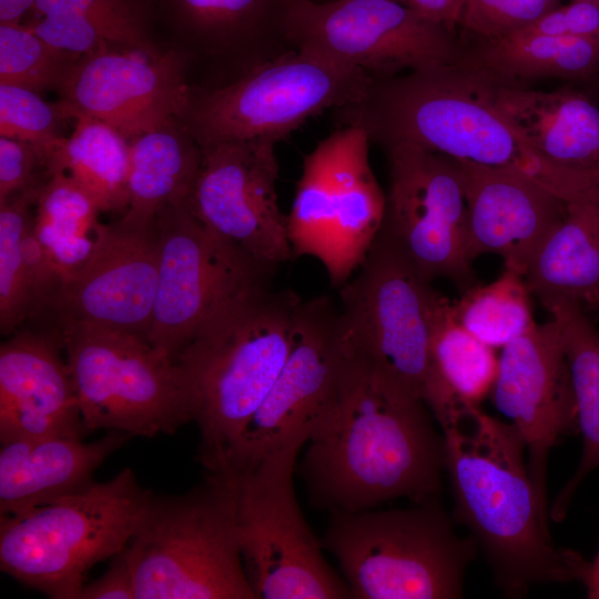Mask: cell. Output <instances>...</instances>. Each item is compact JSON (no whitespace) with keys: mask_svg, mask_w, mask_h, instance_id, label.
I'll return each instance as SVG.
<instances>
[{"mask_svg":"<svg viewBox=\"0 0 599 599\" xmlns=\"http://www.w3.org/2000/svg\"><path fill=\"white\" fill-rule=\"evenodd\" d=\"M439 497L406 508L334 512L321 538L356 599H456L478 546Z\"/></svg>","mask_w":599,"mask_h":599,"instance_id":"obj_5","label":"cell"},{"mask_svg":"<svg viewBox=\"0 0 599 599\" xmlns=\"http://www.w3.org/2000/svg\"><path fill=\"white\" fill-rule=\"evenodd\" d=\"M461 164L468 209L469 258L496 254L525 276L536 252L565 214L567 202L511 167Z\"/></svg>","mask_w":599,"mask_h":599,"instance_id":"obj_21","label":"cell"},{"mask_svg":"<svg viewBox=\"0 0 599 599\" xmlns=\"http://www.w3.org/2000/svg\"><path fill=\"white\" fill-rule=\"evenodd\" d=\"M185 62L175 50L156 58L108 48L81 54L59 88L60 102L72 120L91 116L132 140L184 116L192 95Z\"/></svg>","mask_w":599,"mask_h":599,"instance_id":"obj_20","label":"cell"},{"mask_svg":"<svg viewBox=\"0 0 599 599\" xmlns=\"http://www.w3.org/2000/svg\"><path fill=\"white\" fill-rule=\"evenodd\" d=\"M160 243L156 219L148 224L122 217L99 223L88 261L61 281L40 311L57 328L84 325L122 331L148 341L158 288Z\"/></svg>","mask_w":599,"mask_h":599,"instance_id":"obj_17","label":"cell"},{"mask_svg":"<svg viewBox=\"0 0 599 599\" xmlns=\"http://www.w3.org/2000/svg\"><path fill=\"white\" fill-rule=\"evenodd\" d=\"M335 111L339 126L362 129L383 148L406 143L457 161L516 169L559 196L575 179L528 145L459 63L372 77L358 100Z\"/></svg>","mask_w":599,"mask_h":599,"instance_id":"obj_3","label":"cell"},{"mask_svg":"<svg viewBox=\"0 0 599 599\" xmlns=\"http://www.w3.org/2000/svg\"><path fill=\"white\" fill-rule=\"evenodd\" d=\"M295 0H158L193 55L234 70L235 79L295 50L288 38Z\"/></svg>","mask_w":599,"mask_h":599,"instance_id":"obj_23","label":"cell"},{"mask_svg":"<svg viewBox=\"0 0 599 599\" xmlns=\"http://www.w3.org/2000/svg\"><path fill=\"white\" fill-rule=\"evenodd\" d=\"M424 18L453 29L459 23L465 0H394Z\"/></svg>","mask_w":599,"mask_h":599,"instance_id":"obj_42","label":"cell"},{"mask_svg":"<svg viewBox=\"0 0 599 599\" xmlns=\"http://www.w3.org/2000/svg\"><path fill=\"white\" fill-rule=\"evenodd\" d=\"M356 272L338 287L349 355L387 389L424 400L437 291L380 231Z\"/></svg>","mask_w":599,"mask_h":599,"instance_id":"obj_10","label":"cell"},{"mask_svg":"<svg viewBox=\"0 0 599 599\" xmlns=\"http://www.w3.org/2000/svg\"><path fill=\"white\" fill-rule=\"evenodd\" d=\"M288 38L295 50L373 78L454 65L463 55L450 29L394 0H295Z\"/></svg>","mask_w":599,"mask_h":599,"instance_id":"obj_14","label":"cell"},{"mask_svg":"<svg viewBox=\"0 0 599 599\" xmlns=\"http://www.w3.org/2000/svg\"><path fill=\"white\" fill-rule=\"evenodd\" d=\"M525 276L505 268L487 285L476 284L451 301L457 322L486 345L504 348L536 322Z\"/></svg>","mask_w":599,"mask_h":599,"instance_id":"obj_34","label":"cell"},{"mask_svg":"<svg viewBox=\"0 0 599 599\" xmlns=\"http://www.w3.org/2000/svg\"><path fill=\"white\" fill-rule=\"evenodd\" d=\"M548 312L561 323L582 436L580 463L549 506V518L560 522L581 481L599 467V331L578 304H559Z\"/></svg>","mask_w":599,"mask_h":599,"instance_id":"obj_32","label":"cell"},{"mask_svg":"<svg viewBox=\"0 0 599 599\" xmlns=\"http://www.w3.org/2000/svg\"><path fill=\"white\" fill-rule=\"evenodd\" d=\"M38 166L44 167V163L33 145L0 136V202L42 183L35 177Z\"/></svg>","mask_w":599,"mask_h":599,"instance_id":"obj_40","label":"cell"},{"mask_svg":"<svg viewBox=\"0 0 599 599\" xmlns=\"http://www.w3.org/2000/svg\"><path fill=\"white\" fill-rule=\"evenodd\" d=\"M490 397L521 435L530 477L540 499L548 505L550 450L564 437L579 433L576 395L558 317L536 324L501 348Z\"/></svg>","mask_w":599,"mask_h":599,"instance_id":"obj_19","label":"cell"},{"mask_svg":"<svg viewBox=\"0 0 599 599\" xmlns=\"http://www.w3.org/2000/svg\"><path fill=\"white\" fill-rule=\"evenodd\" d=\"M301 303L288 290L253 287L213 314L180 353L205 475L224 468L275 383L295 342Z\"/></svg>","mask_w":599,"mask_h":599,"instance_id":"obj_4","label":"cell"},{"mask_svg":"<svg viewBox=\"0 0 599 599\" xmlns=\"http://www.w3.org/2000/svg\"><path fill=\"white\" fill-rule=\"evenodd\" d=\"M43 182L20 191L0 202V328L11 333L34 312L22 255L23 234L34 219Z\"/></svg>","mask_w":599,"mask_h":599,"instance_id":"obj_35","label":"cell"},{"mask_svg":"<svg viewBox=\"0 0 599 599\" xmlns=\"http://www.w3.org/2000/svg\"><path fill=\"white\" fill-rule=\"evenodd\" d=\"M384 149L389 187L380 232L426 282L444 277L463 292L473 287L460 162L406 143Z\"/></svg>","mask_w":599,"mask_h":599,"instance_id":"obj_15","label":"cell"},{"mask_svg":"<svg viewBox=\"0 0 599 599\" xmlns=\"http://www.w3.org/2000/svg\"><path fill=\"white\" fill-rule=\"evenodd\" d=\"M159 276L148 342L177 359L206 321L273 272L203 224L187 200L156 215Z\"/></svg>","mask_w":599,"mask_h":599,"instance_id":"obj_13","label":"cell"},{"mask_svg":"<svg viewBox=\"0 0 599 599\" xmlns=\"http://www.w3.org/2000/svg\"><path fill=\"white\" fill-rule=\"evenodd\" d=\"M276 143L257 139L203 148L187 200L203 224L271 272L293 257L277 199Z\"/></svg>","mask_w":599,"mask_h":599,"instance_id":"obj_16","label":"cell"},{"mask_svg":"<svg viewBox=\"0 0 599 599\" xmlns=\"http://www.w3.org/2000/svg\"><path fill=\"white\" fill-rule=\"evenodd\" d=\"M48 176L37 200L33 230L62 281L92 254L100 210L67 173Z\"/></svg>","mask_w":599,"mask_h":599,"instance_id":"obj_33","label":"cell"},{"mask_svg":"<svg viewBox=\"0 0 599 599\" xmlns=\"http://www.w3.org/2000/svg\"><path fill=\"white\" fill-rule=\"evenodd\" d=\"M65 120L72 119L61 102L51 104L33 90L0 83V136L33 145L44 167L48 158L65 139L61 134Z\"/></svg>","mask_w":599,"mask_h":599,"instance_id":"obj_37","label":"cell"},{"mask_svg":"<svg viewBox=\"0 0 599 599\" xmlns=\"http://www.w3.org/2000/svg\"><path fill=\"white\" fill-rule=\"evenodd\" d=\"M130 438L110 430L91 443L72 436L1 443L0 516L23 514L89 488L97 468Z\"/></svg>","mask_w":599,"mask_h":599,"instance_id":"obj_25","label":"cell"},{"mask_svg":"<svg viewBox=\"0 0 599 599\" xmlns=\"http://www.w3.org/2000/svg\"><path fill=\"white\" fill-rule=\"evenodd\" d=\"M438 425L451 519L470 531L502 593L518 598L536 585L581 582L589 561L555 545L549 505L536 490L516 427L479 405L463 406Z\"/></svg>","mask_w":599,"mask_h":599,"instance_id":"obj_2","label":"cell"},{"mask_svg":"<svg viewBox=\"0 0 599 599\" xmlns=\"http://www.w3.org/2000/svg\"><path fill=\"white\" fill-rule=\"evenodd\" d=\"M37 0H0V23H19Z\"/></svg>","mask_w":599,"mask_h":599,"instance_id":"obj_43","label":"cell"},{"mask_svg":"<svg viewBox=\"0 0 599 599\" xmlns=\"http://www.w3.org/2000/svg\"><path fill=\"white\" fill-rule=\"evenodd\" d=\"M526 283L544 307L599 301V187L567 202L558 224L532 257Z\"/></svg>","mask_w":599,"mask_h":599,"instance_id":"obj_26","label":"cell"},{"mask_svg":"<svg viewBox=\"0 0 599 599\" xmlns=\"http://www.w3.org/2000/svg\"><path fill=\"white\" fill-rule=\"evenodd\" d=\"M560 0H465L459 24L480 40L519 31L557 8Z\"/></svg>","mask_w":599,"mask_h":599,"instance_id":"obj_38","label":"cell"},{"mask_svg":"<svg viewBox=\"0 0 599 599\" xmlns=\"http://www.w3.org/2000/svg\"><path fill=\"white\" fill-rule=\"evenodd\" d=\"M153 494L125 468L104 483L0 516V568L55 599H78L90 569L121 552Z\"/></svg>","mask_w":599,"mask_h":599,"instance_id":"obj_7","label":"cell"},{"mask_svg":"<svg viewBox=\"0 0 599 599\" xmlns=\"http://www.w3.org/2000/svg\"><path fill=\"white\" fill-rule=\"evenodd\" d=\"M158 0H37L23 22L51 45L85 54L110 44L156 58Z\"/></svg>","mask_w":599,"mask_h":599,"instance_id":"obj_27","label":"cell"},{"mask_svg":"<svg viewBox=\"0 0 599 599\" xmlns=\"http://www.w3.org/2000/svg\"><path fill=\"white\" fill-rule=\"evenodd\" d=\"M308 436L294 433L246 469L220 477L233 490L240 551L257 599L352 598L295 496L296 458Z\"/></svg>","mask_w":599,"mask_h":599,"instance_id":"obj_8","label":"cell"},{"mask_svg":"<svg viewBox=\"0 0 599 599\" xmlns=\"http://www.w3.org/2000/svg\"><path fill=\"white\" fill-rule=\"evenodd\" d=\"M598 183H599V177H598Z\"/></svg>","mask_w":599,"mask_h":599,"instance_id":"obj_46","label":"cell"},{"mask_svg":"<svg viewBox=\"0 0 599 599\" xmlns=\"http://www.w3.org/2000/svg\"><path fill=\"white\" fill-rule=\"evenodd\" d=\"M521 31L599 40V0L558 6Z\"/></svg>","mask_w":599,"mask_h":599,"instance_id":"obj_39","label":"cell"},{"mask_svg":"<svg viewBox=\"0 0 599 599\" xmlns=\"http://www.w3.org/2000/svg\"><path fill=\"white\" fill-rule=\"evenodd\" d=\"M62 345L22 332L0 347V443L72 436L87 430Z\"/></svg>","mask_w":599,"mask_h":599,"instance_id":"obj_22","label":"cell"},{"mask_svg":"<svg viewBox=\"0 0 599 599\" xmlns=\"http://www.w3.org/2000/svg\"><path fill=\"white\" fill-rule=\"evenodd\" d=\"M348 352L338 305L328 296L302 301L292 351L267 396L243 429L224 468L227 477L260 460L282 440L309 430L334 395Z\"/></svg>","mask_w":599,"mask_h":599,"instance_id":"obj_18","label":"cell"},{"mask_svg":"<svg viewBox=\"0 0 599 599\" xmlns=\"http://www.w3.org/2000/svg\"><path fill=\"white\" fill-rule=\"evenodd\" d=\"M495 351L457 322L451 300L437 291L424 396L436 422L463 405H479L490 395L499 367Z\"/></svg>","mask_w":599,"mask_h":599,"instance_id":"obj_29","label":"cell"},{"mask_svg":"<svg viewBox=\"0 0 599 599\" xmlns=\"http://www.w3.org/2000/svg\"><path fill=\"white\" fill-rule=\"evenodd\" d=\"M370 79L363 70L292 50L227 84L192 90L182 120L201 149L227 141L278 142L309 118L358 100Z\"/></svg>","mask_w":599,"mask_h":599,"instance_id":"obj_11","label":"cell"},{"mask_svg":"<svg viewBox=\"0 0 599 599\" xmlns=\"http://www.w3.org/2000/svg\"><path fill=\"white\" fill-rule=\"evenodd\" d=\"M367 134L339 126L304 156L287 234L293 256H309L341 287L357 271L380 231L386 194L368 156Z\"/></svg>","mask_w":599,"mask_h":599,"instance_id":"obj_12","label":"cell"},{"mask_svg":"<svg viewBox=\"0 0 599 599\" xmlns=\"http://www.w3.org/2000/svg\"><path fill=\"white\" fill-rule=\"evenodd\" d=\"M202 149L181 118L130 140L129 205L122 219L148 224L164 207L189 200Z\"/></svg>","mask_w":599,"mask_h":599,"instance_id":"obj_28","label":"cell"},{"mask_svg":"<svg viewBox=\"0 0 599 599\" xmlns=\"http://www.w3.org/2000/svg\"><path fill=\"white\" fill-rule=\"evenodd\" d=\"M88 432L174 434L194 420L176 361L131 333L84 325L57 328Z\"/></svg>","mask_w":599,"mask_h":599,"instance_id":"obj_9","label":"cell"},{"mask_svg":"<svg viewBox=\"0 0 599 599\" xmlns=\"http://www.w3.org/2000/svg\"><path fill=\"white\" fill-rule=\"evenodd\" d=\"M123 552L134 599H257L236 535L231 485L215 476L183 495L155 496Z\"/></svg>","mask_w":599,"mask_h":599,"instance_id":"obj_6","label":"cell"},{"mask_svg":"<svg viewBox=\"0 0 599 599\" xmlns=\"http://www.w3.org/2000/svg\"><path fill=\"white\" fill-rule=\"evenodd\" d=\"M429 413L424 400L387 389L348 353L300 466L313 507L353 512L439 497L445 445Z\"/></svg>","mask_w":599,"mask_h":599,"instance_id":"obj_1","label":"cell"},{"mask_svg":"<svg viewBox=\"0 0 599 599\" xmlns=\"http://www.w3.org/2000/svg\"><path fill=\"white\" fill-rule=\"evenodd\" d=\"M134 599V581L123 552L112 558L109 568L98 579L84 583L78 599Z\"/></svg>","mask_w":599,"mask_h":599,"instance_id":"obj_41","label":"cell"},{"mask_svg":"<svg viewBox=\"0 0 599 599\" xmlns=\"http://www.w3.org/2000/svg\"><path fill=\"white\" fill-rule=\"evenodd\" d=\"M80 55L51 45L22 22L0 23V83L59 90Z\"/></svg>","mask_w":599,"mask_h":599,"instance_id":"obj_36","label":"cell"},{"mask_svg":"<svg viewBox=\"0 0 599 599\" xmlns=\"http://www.w3.org/2000/svg\"><path fill=\"white\" fill-rule=\"evenodd\" d=\"M466 70L528 145L555 165L598 182L599 108L585 93L570 88L534 90Z\"/></svg>","mask_w":599,"mask_h":599,"instance_id":"obj_24","label":"cell"},{"mask_svg":"<svg viewBox=\"0 0 599 599\" xmlns=\"http://www.w3.org/2000/svg\"><path fill=\"white\" fill-rule=\"evenodd\" d=\"M504 83L559 78L586 79L599 70V40L516 31L481 40L459 62Z\"/></svg>","mask_w":599,"mask_h":599,"instance_id":"obj_30","label":"cell"},{"mask_svg":"<svg viewBox=\"0 0 599 599\" xmlns=\"http://www.w3.org/2000/svg\"><path fill=\"white\" fill-rule=\"evenodd\" d=\"M581 583L587 589V597L599 599V551L592 561H589Z\"/></svg>","mask_w":599,"mask_h":599,"instance_id":"obj_44","label":"cell"},{"mask_svg":"<svg viewBox=\"0 0 599 599\" xmlns=\"http://www.w3.org/2000/svg\"><path fill=\"white\" fill-rule=\"evenodd\" d=\"M72 133L45 162L49 174L64 172L94 201L100 212L129 205L130 140L91 116L75 115Z\"/></svg>","mask_w":599,"mask_h":599,"instance_id":"obj_31","label":"cell"},{"mask_svg":"<svg viewBox=\"0 0 599 599\" xmlns=\"http://www.w3.org/2000/svg\"><path fill=\"white\" fill-rule=\"evenodd\" d=\"M596 309H599V301H598V303H597Z\"/></svg>","mask_w":599,"mask_h":599,"instance_id":"obj_45","label":"cell"}]
</instances>
